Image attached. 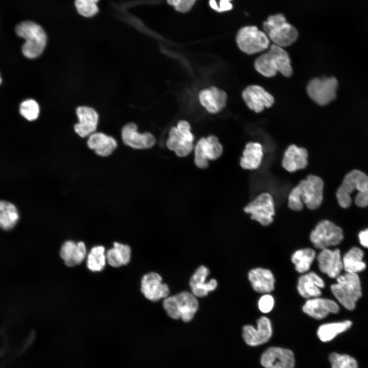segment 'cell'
Returning <instances> with one entry per match:
<instances>
[{
    "label": "cell",
    "instance_id": "7",
    "mask_svg": "<svg viewBox=\"0 0 368 368\" xmlns=\"http://www.w3.org/2000/svg\"><path fill=\"white\" fill-rule=\"evenodd\" d=\"M163 307L171 318H180L185 322H189L198 310V302L193 293L183 291L165 298Z\"/></svg>",
    "mask_w": 368,
    "mask_h": 368
},
{
    "label": "cell",
    "instance_id": "31",
    "mask_svg": "<svg viewBox=\"0 0 368 368\" xmlns=\"http://www.w3.org/2000/svg\"><path fill=\"white\" fill-rule=\"evenodd\" d=\"M19 219L16 206L12 203L0 200V228L5 231L12 229Z\"/></svg>",
    "mask_w": 368,
    "mask_h": 368
},
{
    "label": "cell",
    "instance_id": "22",
    "mask_svg": "<svg viewBox=\"0 0 368 368\" xmlns=\"http://www.w3.org/2000/svg\"><path fill=\"white\" fill-rule=\"evenodd\" d=\"M60 256L66 266L71 267L81 263L87 255L86 247L82 241L72 240L64 242L60 250Z\"/></svg>",
    "mask_w": 368,
    "mask_h": 368
},
{
    "label": "cell",
    "instance_id": "17",
    "mask_svg": "<svg viewBox=\"0 0 368 368\" xmlns=\"http://www.w3.org/2000/svg\"><path fill=\"white\" fill-rule=\"evenodd\" d=\"M78 122L74 125L75 132L81 137H87L96 131L99 122V114L93 107L78 106L76 110Z\"/></svg>",
    "mask_w": 368,
    "mask_h": 368
},
{
    "label": "cell",
    "instance_id": "19",
    "mask_svg": "<svg viewBox=\"0 0 368 368\" xmlns=\"http://www.w3.org/2000/svg\"><path fill=\"white\" fill-rule=\"evenodd\" d=\"M198 99L201 105L209 112L215 114L225 107L227 96L223 90L212 86L201 90Z\"/></svg>",
    "mask_w": 368,
    "mask_h": 368
},
{
    "label": "cell",
    "instance_id": "26",
    "mask_svg": "<svg viewBox=\"0 0 368 368\" xmlns=\"http://www.w3.org/2000/svg\"><path fill=\"white\" fill-rule=\"evenodd\" d=\"M248 279L255 291L259 293H269L274 287V278L268 269L256 268L249 271Z\"/></svg>",
    "mask_w": 368,
    "mask_h": 368
},
{
    "label": "cell",
    "instance_id": "13",
    "mask_svg": "<svg viewBox=\"0 0 368 368\" xmlns=\"http://www.w3.org/2000/svg\"><path fill=\"white\" fill-rule=\"evenodd\" d=\"M121 136L126 145L135 149L151 148L156 142L155 138L151 133L139 132L137 125L133 122L128 123L123 127Z\"/></svg>",
    "mask_w": 368,
    "mask_h": 368
},
{
    "label": "cell",
    "instance_id": "45",
    "mask_svg": "<svg viewBox=\"0 0 368 368\" xmlns=\"http://www.w3.org/2000/svg\"><path fill=\"white\" fill-rule=\"evenodd\" d=\"M210 5L212 9L217 11L218 6L217 5L215 0H210Z\"/></svg>",
    "mask_w": 368,
    "mask_h": 368
},
{
    "label": "cell",
    "instance_id": "40",
    "mask_svg": "<svg viewBox=\"0 0 368 368\" xmlns=\"http://www.w3.org/2000/svg\"><path fill=\"white\" fill-rule=\"evenodd\" d=\"M167 3L180 12L186 13L192 8L196 0H167Z\"/></svg>",
    "mask_w": 368,
    "mask_h": 368
},
{
    "label": "cell",
    "instance_id": "2",
    "mask_svg": "<svg viewBox=\"0 0 368 368\" xmlns=\"http://www.w3.org/2000/svg\"><path fill=\"white\" fill-rule=\"evenodd\" d=\"M354 194V201L357 206L368 205V176L357 170L347 174L337 190L336 195L339 204L343 208L349 207Z\"/></svg>",
    "mask_w": 368,
    "mask_h": 368
},
{
    "label": "cell",
    "instance_id": "11",
    "mask_svg": "<svg viewBox=\"0 0 368 368\" xmlns=\"http://www.w3.org/2000/svg\"><path fill=\"white\" fill-rule=\"evenodd\" d=\"M244 211L250 214L251 219L263 226L269 225L273 222L275 214L273 199L269 193H262L250 202Z\"/></svg>",
    "mask_w": 368,
    "mask_h": 368
},
{
    "label": "cell",
    "instance_id": "29",
    "mask_svg": "<svg viewBox=\"0 0 368 368\" xmlns=\"http://www.w3.org/2000/svg\"><path fill=\"white\" fill-rule=\"evenodd\" d=\"M364 253L357 247L349 249L342 259L343 269L346 272L358 273L363 271L366 264L363 260Z\"/></svg>",
    "mask_w": 368,
    "mask_h": 368
},
{
    "label": "cell",
    "instance_id": "39",
    "mask_svg": "<svg viewBox=\"0 0 368 368\" xmlns=\"http://www.w3.org/2000/svg\"><path fill=\"white\" fill-rule=\"evenodd\" d=\"M195 164L199 168L204 169L208 166V158L205 154L201 142L199 140L195 147Z\"/></svg>",
    "mask_w": 368,
    "mask_h": 368
},
{
    "label": "cell",
    "instance_id": "33",
    "mask_svg": "<svg viewBox=\"0 0 368 368\" xmlns=\"http://www.w3.org/2000/svg\"><path fill=\"white\" fill-rule=\"evenodd\" d=\"M315 256V251L312 248L301 249L293 253L291 261L298 272L304 273L309 270Z\"/></svg>",
    "mask_w": 368,
    "mask_h": 368
},
{
    "label": "cell",
    "instance_id": "37",
    "mask_svg": "<svg viewBox=\"0 0 368 368\" xmlns=\"http://www.w3.org/2000/svg\"><path fill=\"white\" fill-rule=\"evenodd\" d=\"M331 368H358L357 360L348 354L331 353L329 357Z\"/></svg>",
    "mask_w": 368,
    "mask_h": 368
},
{
    "label": "cell",
    "instance_id": "24",
    "mask_svg": "<svg viewBox=\"0 0 368 368\" xmlns=\"http://www.w3.org/2000/svg\"><path fill=\"white\" fill-rule=\"evenodd\" d=\"M87 145L98 155L106 157L117 148L118 143L112 136L96 131L88 136Z\"/></svg>",
    "mask_w": 368,
    "mask_h": 368
},
{
    "label": "cell",
    "instance_id": "16",
    "mask_svg": "<svg viewBox=\"0 0 368 368\" xmlns=\"http://www.w3.org/2000/svg\"><path fill=\"white\" fill-rule=\"evenodd\" d=\"M317 260L321 272L330 278H336L343 269L340 251L338 248L321 249L317 256Z\"/></svg>",
    "mask_w": 368,
    "mask_h": 368
},
{
    "label": "cell",
    "instance_id": "27",
    "mask_svg": "<svg viewBox=\"0 0 368 368\" xmlns=\"http://www.w3.org/2000/svg\"><path fill=\"white\" fill-rule=\"evenodd\" d=\"M167 148L179 157L188 155L193 149V142L188 141L179 131L177 127H172L166 141Z\"/></svg>",
    "mask_w": 368,
    "mask_h": 368
},
{
    "label": "cell",
    "instance_id": "30",
    "mask_svg": "<svg viewBox=\"0 0 368 368\" xmlns=\"http://www.w3.org/2000/svg\"><path fill=\"white\" fill-rule=\"evenodd\" d=\"M107 262L113 267H119L129 263L131 258V249L126 244L114 242L113 247L106 253Z\"/></svg>",
    "mask_w": 368,
    "mask_h": 368
},
{
    "label": "cell",
    "instance_id": "34",
    "mask_svg": "<svg viewBox=\"0 0 368 368\" xmlns=\"http://www.w3.org/2000/svg\"><path fill=\"white\" fill-rule=\"evenodd\" d=\"M106 262L105 249L102 245L93 247L87 256V267L93 272L102 271L104 268Z\"/></svg>",
    "mask_w": 368,
    "mask_h": 368
},
{
    "label": "cell",
    "instance_id": "14",
    "mask_svg": "<svg viewBox=\"0 0 368 368\" xmlns=\"http://www.w3.org/2000/svg\"><path fill=\"white\" fill-rule=\"evenodd\" d=\"M261 363L264 368H293L295 360L290 350L271 347L262 354Z\"/></svg>",
    "mask_w": 368,
    "mask_h": 368
},
{
    "label": "cell",
    "instance_id": "25",
    "mask_svg": "<svg viewBox=\"0 0 368 368\" xmlns=\"http://www.w3.org/2000/svg\"><path fill=\"white\" fill-rule=\"evenodd\" d=\"M325 287L323 280L314 272H310L301 276L297 288L299 294L305 298L318 297L321 295V288Z\"/></svg>",
    "mask_w": 368,
    "mask_h": 368
},
{
    "label": "cell",
    "instance_id": "15",
    "mask_svg": "<svg viewBox=\"0 0 368 368\" xmlns=\"http://www.w3.org/2000/svg\"><path fill=\"white\" fill-rule=\"evenodd\" d=\"M271 335V324L269 318L265 316L258 319L257 328L251 325H246L243 328V338L250 346L263 344L270 339Z\"/></svg>",
    "mask_w": 368,
    "mask_h": 368
},
{
    "label": "cell",
    "instance_id": "9",
    "mask_svg": "<svg viewBox=\"0 0 368 368\" xmlns=\"http://www.w3.org/2000/svg\"><path fill=\"white\" fill-rule=\"evenodd\" d=\"M343 238L341 228L327 220L320 221L310 236L314 246L321 249L339 244Z\"/></svg>",
    "mask_w": 368,
    "mask_h": 368
},
{
    "label": "cell",
    "instance_id": "23",
    "mask_svg": "<svg viewBox=\"0 0 368 368\" xmlns=\"http://www.w3.org/2000/svg\"><path fill=\"white\" fill-rule=\"evenodd\" d=\"M210 273L209 269L204 266H200L193 274L190 281L192 293L197 297H202L213 291L217 286V281L211 279L206 281Z\"/></svg>",
    "mask_w": 368,
    "mask_h": 368
},
{
    "label": "cell",
    "instance_id": "18",
    "mask_svg": "<svg viewBox=\"0 0 368 368\" xmlns=\"http://www.w3.org/2000/svg\"><path fill=\"white\" fill-rule=\"evenodd\" d=\"M141 289L145 297L153 302L165 298L169 294L168 285L162 283V278L159 274L153 272L143 276Z\"/></svg>",
    "mask_w": 368,
    "mask_h": 368
},
{
    "label": "cell",
    "instance_id": "5",
    "mask_svg": "<svg viewBox=\"0 0 368 368\" xmlns=\"http://www.w3.org/2000/svg\"><path fill=\"white\" fill-rule=\"evenodd\" d=\"M337 283L331 286L335 297L348 310H353L362 296L360 278L357 273L346 272L336 278Z\"/></svg>",
    "mask_w": 368,
    "mask_h": 368
},
{
    "label": "cell",
    "instance_id": "28",
    "mask_svg": "<svg viewBox=\"0 0 368 368\" xmlns=\"http://www.w3.org/2000/svg\"><path fill=\"white\" fill-rule=\"evenodd\" d=\"M263 148L257 142L248 143L243 152L240 159L241 167L246 170L257 169L261 164L263 157Z\"/></svg>",
    "mask_w": 368,
    "mask_h": 368
},
{
    "label": "cell",
    "instance_id": "10",
    "mask_svg": "<svg viewBox=\"0 0 368 368\" xmlns=\"http://www.w3.org/2000/svg\"><path fill=\"white\" fill-rule=\"evenodd\" d=\"M337 87L338 81L335 77L314 78L308 83L306 90L311 99L324 106L336 98Z\"/></svg>",
    "mask_w": 368,
    "mask_h": 368
},
{
    "label": "cell",
    "instance_id": "35",
    "mask_svg": "<svg viewBox=\"0 0 368 368\" xmlns=\"http://www.w3.org/2000/svg\"><path fill=\"white\" fill-rule=\"evenodd\" d=\"M199 140L209 160L216 159L221 155L223 148L216 136L211 135Z\"/></svg>",
    "mask_w": 368,
    "mask_h": 368
},
{
    "label": "cell",
    "instance_id": "6",
    "mask_svg": "<svg viewBox=\"0 0 368 368\" xmlns=\"http://www.w3.org/2000/svg\"><path fill=\"white\" fill-rule=\"evenodd\" d=\"M263 27L270 40L282 48L291 45L298 38L297 30L281 13L269 16Z\"/></svg>",
    "mask_w": 368,
    "mask_h": 368
},
{
    "label": "cell",
    "instance_id": "8",
    "mask_svg": "<svg viewBox=\"0 0 368 368\" xmlns=\"http://www.w3.org/2000/svg\"><path fill=\"white\" fill-rule=\"evenodd\" d=\"M236 40L240 50L248 55L267 49L270 43L266 34L254 26L241 28L237 34Z\"/></svg>",
    "mask_w": 368,
    "mask_h": 368
},
{
    "label": "cell",
    "instance_id": "36",
    "mask_svg": "<svg viewBox=\"0 0 368 368\" xmlns=\"http://www.w3.org/2000/svg\"><path fill=\"white\" fill-rule=\"evenodd\" d=\"M19 111L25 119L29 121H33L38 118L40 107L36 101L33 99H28L20 104Z\"/></svg>",
    "mask_w": 368,
    "mask_h": 368
},
{
    "label": "cell",
    "instance_id": "43",
    "mask_svg": "<svg viewBox=\"0 0 368 368\" xmlns=\"http://www.w3.org/2000/svg\"><path fill=\"white\" fill-rule=\"evenodd\" d=\"M358 238L361 245L368 248V228L361 231L358 234Z\"/></svg>",
    "mask_w": 368,
    "mask_h": 368
},
{
    "label": "cell",
    "instance_id": "12",
    "mask_svg": "<svg viewBox=\"0 0 368 368\" xmlns=\"http://www.w3.org/2000/svg\"><path fill=\"white\" fill-rule=\"evenodd\" d=\"M242 97L247 107L256 113L270 108L274 102L273 97L258 85L247 86L242 91Z\"/></svg>",
    "mask_w": 368,
    "mask_h": 368
},
{
    "label": "cell",
    "instance_id": "42",
    "mask_svg": "<svg viewBox=\"0 0 368 368\" xmlns=\"http://www.w3.org/2000/svg\"><path fill=\"white\" fill-rule=\"evenodd\" d=\"M177 128L180 132L189 141L193 142L194 140L193 134L191 131V126L189 123L186 120L179 121L177 125Z\"/></svg>",
    "mask_w": 368,
    "mask_h": 368
},
{
    "label": "cell",
    "instance_id": "20",
    "mask_svg": "<svg viewBox=\"0 0 368 368\" xmlns=\"http://www.w3.org/2000/svg\"><path fill=\"white\" fill-rule=\"evenodd\" d=\"M303 310L310 316L321 319L330 313H337L339 307L332 300L316 297L308 299L303 305Z\"/></svg>",
    "mask_w": 368,
    "mask_h": 368
},
{
    "label": "cell",
    "instance_id": "46",
    "mask_svg": "<svg viewBox=\"0 0 368 368\" xmlns=\"http://www.w3.org/2000/svg\"><path fill=\"white\" fill-rule=\"evenodd\" d=\"M2 77H1V74H0V85L2 83Z\"/></svg>",
    "mask_w": 368,
    "mask_h": 368
},
{
    "label": "cell",
    "instance_id": "32",
    "mask_svg": "<svg viewBox=\"0 0 368 368\" xmlns=\"http://www.w3.org/2000/svg\"><path fill=\"white\" fill-rule=\"evenodd\" d=\"M352 325V321L349 320L325 324L319 327L317 335L320 340L328 342L348 330Z\"/></svg>",
    "mask_w": 368,
    "mask_h": 368
},
{
    "label": "cell",
    "instance_id": "1",
    "mask_svg": "<svg viewBox=\"0 0 368 368\" xmlns=\"http://www.w3.org/2000/svg\"><path fill=\"white\" fill-rule=\"evenodd\" d=\"M324 182L321 178L309 175L293 188L288 196L289 208L294 211L303 209L304 204L311 210L317 209L323 199Z\"/></svg>",
    "mask_w": 368,
    "mask_h": 368
},
{
    "label": "cell",
    "instance_id": "3",
    "mask_svg": "<svg viewBox=\"0 0 368 368\" xmlns=\"http://www.w3.org/2000/svg\"><path fill=\"white\" fill-rule=\"evenodd\" d=\"M254 67L258 73L267 78L275 76L278 72L289 77L293 72L288 53L283 48L274 44L255 60Z\"/></svg>",
    "mask_w": 368,
    "mask_h": 368
},
{
    "label": "cell",
    "instance_id": "21",
    "mask_svg": "<svg viewBox=\"0 0 368 368\" xmlns=\"http://www.w3.org/2000/svg\"><path fill=\"white\" fill-rule=\"evenodd\" d=\"M308 157L306 149L292 144L285 150L282 165L287 171L293 172L307 167Z\"/></svg>",
    "mask_w": 368,
    "mask_h": 368
},
{
    "label": "cell",
    "instance_id": "4",
    "mask_svg": "<svg viewBox=\"0 0 368 368\" xmlns=\"http://www.w3.org/2000/svg\"><path fill=\"white\" fill-rule=\"evenodd\" d=\"M15 32L25 41L21 47L24 56L34 59L42 54L47 45V36L39 25L32 20H24L15 26Z\"/></svg>",
    "mask_w": 368,
    "mask_h": 368
},
{
    "label": "cell",
    "instance_id": "38",
    "mask_svg": "<svg viewBox=\"0 0 368 368\" xmlns=\"http://www.w3.org/2000/svg\"><path fill=\"white\" fill-rule=\"evenodd\" d=\"M99 0H75V5L78 12L82 16L90 17L98 12L97 3Z\"/></svg>",
    "mask_w": 368,
    "mask_h": 368
},
{
    "label": "cell",
    "instance_id": "44",
    "mask_svg": "<svg viewBox=\"0 0 368 368\" xmlns=\"http://www.w3.org/2000/svg\"><path fill=\"white\" fill-rule=\"evenodd\" d=\"M230 1L231 0H220L219 7H218L217 11L223 12L232 9L233 6Z\"/></svg>",
    "mask_w": 368,
    "mask_h": 368
},
{
    "label": "cell",
    "instance_id": "41",
    "mask_svg": "<svg viewBox=\"0 0 368 368\" xmlns=\"http://www.w3.org/2000/svg\"><path fill=\"white\" fill-rule=\"evenodd\" d=\"M274 304V301L273 296L266 294L260 297L258 302V307L262 312L267 313L271 311Z\"/></svg>",
    "mask_w": 368,
    "mask_h": 368
}]
</instances>
